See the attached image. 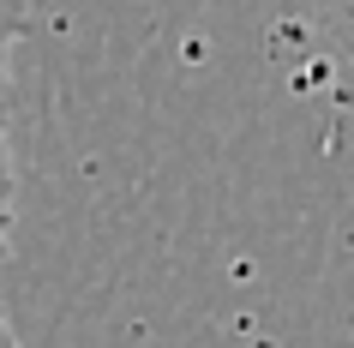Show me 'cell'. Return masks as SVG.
<instances>
[{"mask_svg":"<svg viewBox=\"0 0 354 348\" xmlns=\"http://www.w3.org/2000/svg\"><path fill=\"white\" fill-rule=\"evenodd\" d=\"M313 12H318V24H324V37L354 60V0H313Z\"/></svg>","mask_w":354,"mask_h":348,"instance_id":"cell-1","label":"cell"},{"mask_svg":"<svg viewBox=\"0 0 354 348\" xmlns=\"http://www.w3.org/2000/svg\"><path fill=\"white\" fill-rule=\"evenodd\" d=\"M6 348H24V342H19V336H12V330H6Z\"/></svg>","mask_w":354,"mask_h":348,"instance_id":"cell-2","label":"cell"}]
</instances>
